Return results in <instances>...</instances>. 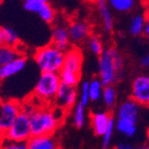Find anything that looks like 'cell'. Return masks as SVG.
<instances>
[{"instance_id":"obj_29","label":"cell","mask_w":149,"mask_h":149,"mask_svg":"<svg viewBox=\"0 0 149 149\" xmlns=\"http://www.w3.org/2000/svg\"><path fill=\"white\" fill-rule=\"evenodd\" d=\"M78 94H79V102H81L85 107H88L89 103L91 102L89 96V81L88 80H84L81 82Z\"/></svg>"},{"instance_id":"obj_12","label":"cell","mask_w":149,"mask_h":149,"mask_svg":"<svg viewBox=\"0 0 149 149\" xmlns=\"http://www.w3.org/2000/svg\"><path fill=\"white\" fill-rule=\"evenodd\" d=\"M51 43L64 51L68 50L72 46L68 31V25L63 23H56L53 25L51 30Z\"/></svg>"},{"instance_id":"obj_20","label":"cell","mask_w":149,"mask_h":149,"mask_svg":"<svg viewBox=\"0 0 149 149\" xmlns=\"http://www.w3.org/2000/svg\"><path fill=\"white\" fill-rule=\"evenodd\" d=\"M85 105L82 104L81 102L77 101L76 104L73 107L72 109V122L76 128L80 129L81 127H84L87 120V109H86Z\"/></svg>"},{"instance_id":"obj_26","label":"cell","mask_w":149,"mask_h":149,"mask_svg":"<svg viewBox=\"0 0 149 149\" xmlns=\"http://www.w3.org/2000/svg\"><path fill=\"white\" fill-rule=\"evenodd\" d=\"M116 129V119L112 117L111 121H109V125H107L105 132L101 136V141H102V147L103 148H109L112 145L113 138H114V132Z\"/></svg>"},{"instance_id":"obj_22","label":"cell","mask_w":149,"mask_h":149,"mask_svg":"<svg viewBox=\"0 0 149 149\" xmlns=\"http://www.w3.org/2000/svg\"><path fill=\"white\" fill-rule=\"evenodd\" d=\"M145 26V15L136 14L130 18L128 24V31L132 37H139L143 35Z\"/></svg>"},{"instance_id":"obj_4","label":"cell","mask_w":149,"mask_h":149,"mask_svg":"<svg viewBox=\"0 0 149 149\" xmlns=\"http://www.w3.org/2000/svg\"><path fill=\"white\" fill-rule=\"evenodd\" d=\"M65 60V51L52 43L38 48L33 54V61L41 72L61 71Z\"/></svg>"},{"instance_id":"obj_11","label":"cell","mask_w":149,"mask_h":149,"mask_svg":"<svg viewBox=\"0 0 149 149\" xmlns=\"http://www.w3.org/2000/svg\"><path fill=\"white\" fill-rule=\"evenodd\" d=\"M24 8L29 13L37 14L41 20L47 24H53L55 22L56 12L49 2H38V1L24 2Z\"/></svg>"},{"instance_id":"obj_17","label":"cell","mask_w":149,"mask_h":149,"mask_svg":"<svg viewBox=\"0 0 149 149\" xmlns=\"http://www.w3.org/2000/svg\"><path fill=\"white\" fill-rule=\"evenodd\" d=\"M140 114V104L136 102L134 99L129 98L124 101H122L118 105L116 109V116L117 119L124 118V119H132L138 121Z\"/></svg>"},{"instance_id":"obj_36","label":"cell","mask_w":149,"mask_h":149,"mask_svg":"<svg viewBox=\"0 0 149 149\" xmlns=\"http://www.w3.org/2000/svg\"><path fill=\"white\" fill-rule=\"evenodd\" d=\"M2 1H3V0H0V4H1V3H2Z\"/></svg>"},{"instance_id":"obj_32","label":"cell","mask_w":149,"mask_h":149,"mask_svg":"<svg viewBox=\"0 0 149 149\" xmlns=\"http://www.w3.org/2000/svg\"><path fill=\"white\" fill-rule=\"evenodd\" d=\"M116 148H118V149H132L134 148V145L129 144V143H126V142H122V143H119L118 145H116Z\"/></svg>"},{"instance_id":"obj_19","label":"cell","mask_w":149,"mask_h":149,"mask_svg":"<svg viewBox=\"0 0 149 149\" xmlns=\"http://www.w3.org/2000/svg\"><path fill=\"white\" fill-rule=\"evenodd\" d=\"M117 90L114 85H107L103 87L101 99L107 111H112L117 104Z\"/></svg>"},{"instance_id":"obj_13","label":"cell","mask_w":149,"mask_h":149,"mask_svg":"<svg viewBox=\"0 0 149 149\" xmlns=\"http://www.w3.org/2000/svg\"><path fill=\"white\" fill-rule=\"evenodd\" d=\"M27 65V57L21 54L10 63L0 66V80L8 79L10 77L19 74L25 69Z\"/></svg>"},{"instance_id":"obj_34","label":"cell","mask_w":149,"mask_h":149,"mask_svg":"<svg viewBox=\"0 0 149 149\" xmlns=\"http://www.w3.org/2000/svg\"><path fill=\"white\" fill-rule=\"evenodd\" d=\"M30 1H38V2H50L51 0H24V2H30Z\"/></svg>"},{"instance_id":"obj_3","label":"cell","mask_w":149,"mask_h":149,"mask_svg":"<svg viewBox=\"0 0 149 149\" xmlns=\"http://www.w3.org/2000/svg\"><path fill=\"white\" fill-rule=\"evenodd\" d=\"M82 65H84V53L78 46L73 45L65 51L64 64L58 72L62 82L77 87L79 85L81 78Z\"/></svg>"},{"instance_id":"obj_23","label":"cell","mask_w":149,"mask_h":149,"mask_svg":"<svg viewBox=\"0 0 149 149\" xmlns=\"http://www.w3.org/2000/svg\"><path fill=\"white\" fill-rule=\"evenodd\" d=\"M21 54L22 53L18 47H13L6 44L0 46V66L8 64Z\"/></svg>"},{"instance_id":"obj_31","label":"cell","mask_w":149,"mask_h":149,"mask_svg":"<svg viewBox=\"0 0 149 149\" xmlns=\"http://www.w3.org/2000/svg\"><path fill=\"white\" fill-rule=\"evenodd\" d=\"M143 35L149 40V10L145 14V26L143 30Z\"/></svg>"},{"instance_id":"obj_37","label":"cell","mask_w":149,"mask_h":149,"mask_svg":"<svg viewBox=\"0 0 149 149\" xmlns=\"http://www.w3.org/2000/svg\"><path fill=\"white\" fill-rule=\"evenodd\" d=\"M1 101H2V100H1V98H0V104H1Z\"/></svg>"},{"instance_id":"obj_10","label":"cell","mask_w":149,"mask_h":149,"mask_svg":"<svg viewBox=\"0 0 149 149\" xmlns=\"http://www.w3.org/2000/svg\"><path fill=\"white\" fill-rule=\"evenodd\" d=\"M68 31L71 43L75 46L87 42L89 37L92 35L91 25L85 20H76V19L68 24Z\"/></svg>"},{"instance_id":"obj_1","label":"cell","mask_w":149,"mask_h":149,"mask_svg":"<svg viewBox=\"0 0 149 149\" xmlns=\"http://www.w3.org/2000/svg\"><path fill=\"white\" fill-rule=\"evenodd\" d=\"M22 107L29 113L31 136L54 134L64 120L66 112L52 104L36 105L23 104Z\"/></svg>"},{"instance_id":"obj_8","label":"cell","mask_w":149,"mask_h":149,"mask_svg":"<svg viewBox=\"0 0 149 149\" xmlns=\"http://www.w3.org/2000/svg\"><path fill=\"white\" fill-rule=\"evenodd\" d=\"M77 97H78V91L75 86L62 82L57 90L52 104L67 113L68 111H71L73 107L76 104Z\"/></svg>"},{"instance_id":"obj_6","label":"cell","mask_w":149,"mask_h":149,"mask_svg":"<svg viewBox=\"0 0 149 149\" xmlns=\"http://www.w3.org/2000/svg\"><path fill=\"white\" fill-rule=\"evenodd\" d=\"M30 137H31V129H30L29 113L22 107L20 114L18 115L12 126L5 132L2 138L10 141L27 142Z\"/></svg>"},{"instance_id":"obj_9","label":"cell","mask_w":149,"mask_h":149,"mask_svg":"<svg viewBox=\"0 0 149 149\" xmlns=\"http://www.w3.org/2000/svg\"><path fill=\"white\" fill-rule=\"evenodd\" d=\"M130 98L140 105L149 107V75L139 74L130 85Z\"/></svg>"},{"instance_id":"obj_35","label":"cell","mask_w":149,"mask_h":149,"mask_svg":"<svg viewBox=\"0 0 149 149\" xmlns=\"http://www.w3.org/2000/svg\"><path fill=\"white\" fill-rule=\"evenodd\" d=\"M1 139H2V136H1V134H0V142H1Z\"/></svg>"},{"instance_id":"obj_15","label":"cell","mask_w":149,"mask_h":149,"mask_svg":"<svg viewBox=\"0 0 149 149\" xmlns=\"http://www.w3.org/2000/svg\"><path fill=\"white\" fill-rule=\"evenodd\" d=\"M94 2L103 30L105 32H112L114 29V16L107 0H94Z\"/></svg>"},{"instance_id":"obj_24","label":"cell","mask_w":149,"mask_h":149,"mask_svg":"<svg viewBox=\"0 0 149 149\" xmlns=\"http://www.w3.org/2000/svg\"><path fill=\"white\" fill-rule=\"evenodd\" d=\"M103 84L99 79V77H95L89 81V96L90 100L96 102L101 99L102 91H103Z\"/></svg>"},{"instance_id":"obj_21","label":"cell","mask_w":149,"mask_h":149,"mask_svg":"<svg viewBox=\"0 0 149 149\" xmlns=\"http://www.w3.org/2000/svg\"><path fill=\"white\" fill-rule=\"evenodd\" d=\"M137 0H107L112 10L122 14L132 12L137 6Z\"/></svg>"},{"instance_id":"obj_14","label":"cell","mask_w":149,"mask_h":149,"mask_svg":"<svg viewBox=\"0 0 149 149\" xmlns=\"http://www.w3.org/2000/svg\"><path fill=\"white\" fill-rule=\"evenodd\" d=\"M111 111H98L90 115V124L93 129V132L97 137H101L105 132L109 121L112 119Z\"/></svg>"},{"instance_id":"obj_5","label":"cell","mask_w":149,"mask_h":149,"mask_svg":"<svg viewBox=\"0 0 149 149\" xmlns=\"http://www.w3.org/2000/svg\"><path fill=\"white\" fill-rule=\"evenodd\" d=\"M62 80L56 72H41L33 89V97L40 104H52Z\"/></svg>"},{"instance_id":"obj_2","label":"cell","mask_w":149,"mask_h":149,"mask_svg":"<svg viewBox=\"0 0 149 149\" xmlns=\"http://www.w3.org/2000/svg\"><path fill=\"white\" fill-rule=\"evenodd\" d=\"M124 60L117 48L109 47L98 56V77L103 84L115 85L122 77Z\"/></svg>"},{"instance_id":"obj_7","label":"cell","mask_w":149,"mask_h":149,"mask_svg":"<svg viewBox=\"0 0 149 149\" xmlns=\"http://www.w3.org/2000/svg\"><path fill=\"white\" fill-rule=\"evenodd\" d=\"M22 111V103L16 99L2 100L0 104V134L3 136L5 132L12 126L18 115Z\"/></svg>"},{"instance_id":"obj_30","label":"cell","mask_w":149,"mask_h":149,"mask_svg":"<svg viewBox=\"0 0 149 149\" xmlns=\"http://www.w3.org/2000/svg\"><path fill=\"white\" fill-rule=\"evenodd\" d=\"M140 66L143 69L149 70V51L140 58Z\"/></svg>"},{"instance_id":"obj_25","label":"cell","mask_w":149,"mask_h":149,"mask_svg":"<svg viewBox=\"0 0 149 149\" xmlns=\"http://www.w3.org/2000/svg\"><path fill=\"white\" fill-rule=\"evenodd\" d=\"M88 42V48H89L90 52H92L96 56H99L103 51H104V45L102 42L101 38L97 35H91L89 39L87 40Z\"/></svg>"},{"instance_id":"obj_28","label":"cell","mask_w":149,"mask_h":149,"mask_svg":"<svg viewBox=\"0 0 149 149\" xmlns=\"http://www.w3.org/2000/svg\"><path fill=\"white\" fill-rule=\"evenodd\" d=\"M0 148L4 149H26L27 148V142H16L10 141L4 138L1 139L0 142Z\"/></svg>"},{"instance_id":"obj_18","label":"cell","mask_w":149,"mask_h":149,"mask_svg":"<svg viewBox=\"0 0 149 149\" xmlns=\"http://www.w3.org/2000/svg\"><path fill=\"white\" fill-rule=\"evenodd\" d=\"M116 130L125 136L126 138H132L138 132L137 121L132 119L120 118L116 120Z\"/></svg>"},{"instance_id":"obj_33","label":"cell","mask_w":149,"mask_h":149,"mask_svg":"<svg viewBox=\"0 0 149 149\" xmlns=\"http://www.w3.org/2000/svg\"><path fill=\"white\" fill-rule=\"evenodd\" d=\"M4 45V39H3V28L0 26V46Z\"/></svg>"},{"instance_id":"obj_27","label":"cell","mask_w":149,"mask_h":149,"mask_svg":"<svg viewBox=\"0 0 149 149\" xmlns=\"http://www.w3.org/2000/svg\"><path fill=\"white\" fill-rule=\"evenodd\" d=\"M3 28V39L4 44L10 45L13 47H18L20 45V38L18 36L17 31L10 27H2Z\"/></svg>"},{"instance_id":"obj_16","label":"cell","mask_w":149,"mask_h":149,"mask_svg":"<svg viewBox=\"0 0 149 149\" xmlns=\"http://www.w3.org/2000/svg\"><path fill=\"white\" fill-rule=\"evenodd\" d=\"M60 147V142L54 134L31 136L27 141V149H55Z\"/></svg>"}]
</instances>
